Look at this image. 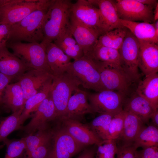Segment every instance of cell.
Instances as JSON below:
<instances>
[{
    "instance_id": "6da1fadb",
    "label": "cell",
    "mask_w": 158,
    "mask_h": 158,
    "mask_svg": "<svg viewBox=\"0 0 158 158\" xmlns=\"http://www.w3.org/2000/svg\"><path fill=\"white\" fill-rule=\"evenodd\" d=\"M72 4L71 0H54L44 19L41 42H52L70 24Z\"/></svg>"
},
{
    "instance_id": "83f0119b",
    "label": "cell",
    "mask_w": 158,
    "mask_h": 158,
    "mask_svg": "<svg viewBox=\"0 0 158 158\" xmlns=\"http://www.w3.org/2000/svg\"><path fill=\"white\" fill-rule=\"evenodd\" d=\"M25 102L23 92L18 82L8 85L4 92L2 103L14 112L23 108Z\"/></svg>"
},
{
    "instance_id": "4fadbf2b",
    "label": "cell",
    "mask_w": 158,
    "mask_h": 158,
    "mask_svg": "<svg viewBox=\"0 0 158 158\" xmlns=\"http://www.w3.org/2000/svg\"><path fill=\"white\" fill-rule=\"evenodd\" d=\"M95 6L89 0H78L72 4L70 17L101 35L99 28V11Z\"/></svg>"
},
{
    "instance_id": "1f68e13d",
    "label": "cell",
    "mask_w": 158,
    "mask_h": 158,
    "mask_svg": "<svg viewBox=\"0 0 158 158\" xmlns=\"http://www.w3.org/2000/svg\"><path fill=\"white\" fill-rule=\"evenodd\" d=\"M114 116L107 113L99 114L87 124L94 134L101 140L108 139L109 124Z\"/></svg>"
},
{
    "instance_id": "ffe728a7",
    "label": "cell",
    "mask_w": 158,
    "mask_h": 158,
    "mask_svg": "<svg viewBox=\"0 0 158 158\" xmlns=\"http://www.w3.org/2000/svg\"><path fill=\"white\" fill-rule=\"evenodd\" d=\"M84 56L94 64H105L123 71L117 49L95 44Z\"/></svg>"
},
{
    "instance_id": "e575fe53",
    "label": "cell",
    "mask_w": 158,
    "mask_h": 158,
    "mask_svg": "<svg viewBox=\"0 0 158 158\" xmlns=\"http://www.w3.org/2000/svg\"><path fill=\"white\" fill-rule=\"evenodd\" d=\"M3 142L6 146V152L4 158H22L25 151L24 137L19 140L7 138Z\"/></svg>"
},
{
    "instance_id": "ac0fdd59",
    "label": "cell",
    "mask_w": 158,
    "mask_h": 158,
    "mask_svg": "<svg viewBox=\"0 0 158 158\" xmlns=\"http://www.w3.org/2000/svg\"><path fill=\"white\" fill-rule=\"evenodd\" d=\"M138 66L147 77L158 71V45L157 44L139 41Z\"/></svg>"
},
{
    "instance_id": "30bf717a",
    "label": "cell",
    "mask_w": 158,
    "mask_h": 158,
    "mask_svg": "<svg viewBox=\"0 0 158 158\" xmlns=\"http://www.w3.org/2000/svg\"><path fill=\"white\" fill-rule=\"evenodd\" d=\"M117 13L120 19L135 22L142 21L154 22L153 7L144 5L137 0H117L115 1Z\"/></svg>"
},
{
    "instance_id": "8d00e7d4",
    "label": "cell",
    "mask_w": 158,
    "mask_h": 158,
    "mask_svg": "<svg viewBox=\"0 0 158 158\" xmlns=\"http://www.w3.org/2000/svg\"><path fill=\"white\" fill-rule=\"evenodd\" d=\"M126 114L123 110L112 118L109 126L108 139L116 140L119 137L123 130Z\"/></svg>"
},
{
    "instance_id": "2e32d148",
    "label": "cell",
    "mask_w": 158,
    "mask_h": 158,
    "mask_svg": "<svg viewBox=\"0 0 158 158\" xmlns=\"http://www.w3.org/2000/svg\"><path fill=\"white\" fill-rule=\"evenodd\" d=\"M89 0L98 6L99 9V28L102 35L115 28L123 27L120 22L114 1Z\"/></svg>"
},
{
    "instance_id": "7402d4cb",
    "label": "cell",
    "mask_w": 158,
    "mask_h": 158,
    "mask_svg": "<svg viewBox=\"0 0 158 158\" xmlns=\"http://www.w3.org/2000/svg\"><path fill=\"white\" fill-rule=\"evenodd\" d=\"M71 30L76 41L82 48L84 56L97 43L100 34L70 17Z\"/></svg>"
},
{
    "instance_id": "7bdbcfd3",
    "label": "cell",
    "mask_w": 158,
    "mask_h": 158,
    "mask_svg": "<svg viewBox=\"0 0 158 158\" xmlns=\"http://www.w3.org/2000/svg\"><path fill=\"white\" fill-rule=\"evenodd\" d=\"M142 4L149 6L153 7L155 8L158 3V1L157 0H137Z\"/></svg>"
},
{
    "instance_id": "4316f807",
    "label": "cell",
    "mask_w": 158,
    "mask_h": 158,
    "mask_svg": "<svg viewBox=\"0 0 158 158\" xmlns=\"http://www.w3.org/2000/svg\"><path fill=\"white\" fill-rule=\"evenodd\" d=\"M135 92L147 100L154 110L158 108V74L155 73L140 81Z\"/></svg>"
},
{
    "instance_id": "60d3db41",
    "label": "cell",
    "mask_w": 158,
    "mask_h": 158,
    "mask_svg": "<svg viewBox=\"0 0 158 158\" xmlns=\"http://www.w3.org/2000/svg\"><path fill=\"white\" fill-rule=\"evenodd\" d=\"M13 79L0 72V103H2V98L5 89Z\"/></svg>"
},
{
    "instance_id": "74e56055",
    "label": "cell",
    "mask_w": 158,
    "mask_h": 158,
    "mask_svg": "<svg viewBox=\"0 0 158 158\" xmlns=\"http://www.w3.org/2000/svg\"><path fill=\"white\" fill-rule=\"evenodd\" d=\"M135 158H158V147H152L143 149L135 153Z\"/></svg>"
},
{
    "instance_id": "f1b7e54d",
    "label": "cell",
    "mask_w": 158,
    "mask_h": 158,
    "mask_svg": "<svg viewBox=\"0 0 158 158\" xmlns=\"http://www.w3.org/2000/svg\"><path fill=\"white\" fill-rule=\"evenodd\" d=\"M52 79L48 82L38 92L26 100L20 116V126L29 117L30 113L34 112L48 96L51 91Z\"/></svg>"
},
{
    "instance_id": "f35d334b",
    "label": "cell",
    "mask_w": 158,
    "mask_h": 158,
    "mask_svg": "<svg viewBox=\"0 0 158 158\" xmlns=\"http://www.w3.org/2000/svg\"><path fill=\"white\" fill-rule=\"evenodd\" d=\"M11 26L0 23V48L6 47L10 37Z\"/></svg>"
},
{
    "instance_id": "ba28073f",
    "label": "cell",
    "mask_w": 158,
    "mask_h": 158,
    "mask_svg": "<svg viewBox=\"0 0 158 158\" xmlns=\"http://www.w3.org/2000/svg\"><path fill=\"white\" fill-rule=\"evenodd\" d=\"M87 96L94 113H107L114 115L123 110L126 98V96L122 93L107 90L95 93L87 92Z\"/></svg>"
},
{
    "instance_id": "5bb4252c",
    "label": "cell",
    "mask_w": 158,
    "mask_h": 158,
    "mask_svg": "<svg viewBox=\"0 0 158 158\" xmlns=\"http://www.w3.org/2000/svg\"><path fill=\"white\" fill-rule=\"evenodd\" d=\"M53 77L49 72L32 69L21 75L18 79L23 90L25 102L38 92Z\"/></svg>"
},
{
    "instance_id": "d6a6232c",
    "label": "cell",
    "mask_w": 158,
    "mask_h": 158,
    "mask_svg": "<svg viewBox=\"0 0 158 158\" xmlns=\"http://www.w3.org/2000/svg\"><path fill=\"white\" fill-rule=\"evenodd\" d=\"M51 134L52 129L49 128L37 131L24 137L25 151L23 157L49 140L51 138Z\"/></svg>"
},
{
    "instance_id": "d6986e66",
    "label": "cell",
    "mask_w": 158,
    "mask_h": 158,
    "mask_svg": "<svg viewBox=\"0 0 158 158\" xmlns=\"http://www.w3.org/2000/svg\"><path fill=\"white\" fill-rule=\"evenodd\" d=\"M41 43L45 46L48 64L53 77L59 76L66 72L71 58L53 42Z\"/></svg>"
},
{
    "instance_id": "d4e9b609",
    "label": "cell",
    "mask_w": 158,
    "mask_h": 158,
    "mask_svg": "<svg viewBox=\"0 0 158 158\" xmlns=\"http://www.w3.org/2000/svg\"><path fill=\"white\" fill-rule=\"evenodd\" d=\"M52 42L66 54L74 60L84 56L82 48L77 43L72 35L70 23Z\"/></svg>"
},
{
    "instance_id": "484cf974",
    "label": "cell",
    "mask_w": 158,
    "mask_h": 158,
    "mask_svg": "<svg viewBox=\"0 0 158 158\" xmlns=\"http://www.w3.org/2000/svg\"><path fill=\"white\" fill-rule=\"evenodd\" d=\"M122 25L130 31L139 41L157 44L158 32H156L154 23H139L120 19Z\"/></svg>"
},
{
    "instance_id": "ee69618b",
    "label": "cell",
    "mask_w": 158,
    "mask_h": 158,
    "mask_svg": "<svg viewBox=\"0 0 158 158\" xmlns=\"http://www.w3.org/2000/svg\"><path fill=\"white\" fill-rule=\"evenodd\" d=\"M150 119H151L152 124L154 126L158 127V109L155 111Z\"/></svg>"
},
{
    "instance_id": "8992f818",
    "label": "cell",
    "mask_w": 158,
    "mask_h": 158,
    "mask_svg": "<svg viewBox=\"0 0 158 158\" xmlns=\"http://www.w3.org/2000/svg\"><path fill=\"white\" fill-rule=\"evenodd\" d=\"M66 72L77 78L84 88L97 92L106 90L101 80L99 72L93 63L84 56L67 67Z\"/></svg>"
},
{
    "instance_id": "bcb514c9",
    "label": "cell",
    "mask_w": 158,
    "mask_h": 158,
    "mask_svg": "<svg viewBox=\"0 0 158 158\" xmlns=\"http://www.w3.org/2000/svg\"><path fill=\"white\" fill-rule=\"evenodd\" d=\"M0 23H1V22H0Z\"/></svg>"
},
{
    "instance_id": "f6af8a7d",
    "label": "cell",
    "mask_w": 158,
    "mask_h": 158,
    "mask_svg": "<svg viewBox=\"0 0 158 158\" xmlns=\"http://www.w3.org/2000/svg\"><path fill=\"white\" fill-rule=\"evenodd\" d=\"M154 8L155 9L153 11L154 22L158 20V3Z\"/></svg>"
},
{
    "instance_id": "f546056e",
    "label": "cell",
    "mask_w": 158,
    "mask_h": 158,
    "mask_svg": "<svg viewBox=\"0 0 158 158\" xmlns=\"http://www.w3.org/2000/svg\"><path fill=\"white\" fill-rule=\"evenodd\" d=\"M133 146L136 149L152 147H158V128L152 124L145 126L137 135Z\"/></svg>"
},
{
    "instance_id": "9a60e30c",
    "label": "cell",
    "mask_w": 158,
    "mask_h": 158,
    "mask_svg": "<svg viewBox=\"0 0 158 158\" xmlns=\"http://www.w3.org/2000/svg\"><path fill=\"white\" fill-rule=\"evenodd\" d=\"M58 121L76 141L85 147L97 145L102 141L94 134L87 124L67 118H62Z\"/></svg>"
},
{
    "instance_id": "b9f144b4",
    "label": "cell",
    "mask_w": 158,
    "mask_h": 158,
    "mask_svg": "<svg viewBox=\"0 0 158 158\" xmlns=\"http://www.w3.org/2000/svg\"><path fill=\"white\" fill-rule=\"evenodd\" d=\"M97 145L85 148L84 151L76 158H95L97 150Z\"/></svg>"
},
{
    "instance_id": "cb8c5ba5",
    "label": "cell",
    "mask_w": 158,
    "mask_h": 158,
    "mask_svg": "<svg viewBox=\"0 0 158 158\" xmlns=\"http://www.w3.org/2000/svg\"><path fill=\"white\" fill-rule=\"evenodd\" d=\"M123 110L133 114L144 123L148 122L155 111L147 100L135 92L130 98H126Z\"/></svg>"
},
{
    "instance_id": "d590c367",
    "label": "cell",
    "mask_w": 158,
    "mask_h": 158,
    "mask_svg": "<svg viewBox=\"0 0 158 158\" xmlns=\"http://www.w3.org/2000/svg\"><path fill=\"white\" fill-rule=\"evenodd\" d=\"M118 147L115 140H102L97 145L95 158H116Z\"/></svg>"
},
{
    "instance_id": "7a4b0ae2",
    "label": "cell",
    "mask_w": 158,
    "mask_h": 158,
    "mask_svg": "<svg viewBox=\"0 0 158 158\" xmlns=\"http://www.w3.org/2000/svg\"><path fill=\"white\" fill-rule=\"evenodd\" d=\"M48 10H36L11 25L10 37L7 43L22 41L28 43L42 42L44 39L43 23Z\"/></svg>"
},
{
    "instance_id": "44dd1931",
    "label": "cell",
    "mask_w": 158,
    "mask_h": 158,
    "mask_svg": "<svg viewBox=\"0 0 158 158\" xmlns=\"http://www.w3.org/2000/svg\"><path fill=\"white\" fill-rule=\"evenodd\" d=\"M30 69L6 47L0 48V72L13 79H18Z\"/></svg>"
},
{
    "instance_id": "4dcf8cb0",
    "label": "cell",
    "mask_w": 158,
    "mask_h": 158,
    "mask_svg": "<svg viewBox=\"0 0 158 158\" xmlns=\"http://www.w3.org/2000/svg\"><path fill=\"white\" fill-rule=\"evenodd\" d=\"M128 29L124 27L114 29L100 35L96 45L118 50L126 35Z\"/></svg>"
},
{
    "instance_id": "603a6c76",
    "label": "cell",
    "mask_w": 158,
    "mask_h": 158,
    "mask_svg": "<svg viewBox=\"0 0 158 158\" xmlns=\"http://www.w3.org/2000/svg\"><path fill=\"white\" fill-rule=\"evenodd\" d=\"M126 112L122 132L115 140L118 147L133 146L137 135L144 126L139 118L130 112Z\"/></svg>"
},
{
    "instance_id": "ab89813d",
    "label": "cell",
    "mask_w": 158,
    "mask_h": 158,
    "mask_svg": "<svg viewBox=\"0 0 158 158\" xmlns=\"http://www.w3.org/2000/svg\"><path fill=\"white\" fill-rule=\"evenodd\" d=\"M118 147L116 158H135V153L137 150L133 146Z\"/></svg>"
},
{
    "instance_id": "5b68a950",
    "label": "cell",
    "mask_w": 158,
    "mask_h": 158,
    "mask_svg": "<svg viewBox=\"0 0 158 158\" xmlns=\"http://www.w3.org/2000/svg\"><path fill=\"white\" fill-rule=\"evenodd\" d=\"M81 85L77 78L67 72L53 77L50 92L56 110L57 121L64 116L72 93Z\"/></svg>"
},
{
    "instance_id": "9c48e42d",
    "label": "cell",
    "mask_w": 158,
    "mask_h": 158,
    "mask_svg": "<svg viewBox=\"0 0 158 158\" xmlns=\"http://www.w3.org/2000/svg\"><path fill=\"white\" fill-rule=\"evenodd\" d=\"M140 42L128 29L121 47L118 49L121 67L134 82L141 77L138 69V59Z\"/></svg>"
},
{
    "instance_id": "52a82bcc",
    "label": "cell",
    "mask_w": 158,
    "mask_h": 158,
    "mask_svg": "<svg viewBox=\"0 0 158 158\" xmlns=\"http://www.w3.org/2000/svg\"><path fill=\"white\" fill-rule=\"evenodd\" d=\"M85 147L76 141L61 125L52 129L51 147L47 158H71Z\"/></svg>"
},
{
    "instance_id": "e0dca14e",
    "label": "cell",
    "mask_w": 158,
    "mask_h": 158,
    "mask_svg": "<svg viewBox=\"0 0 158 158\" xmlns=\"http://www.w3.org/2000/svg\"><path fill=\"white\" fill-rule=\"evenodd\" d=\"M74 92L69 99L65 115L61 118H67L81 122L86 114L94 113L88 102L87 92L78 88Z\"/></svg>"
},
{
    "instance_id": "8fae6325",
    "label": "cell",
    "mask_w": 158,
    "mask_h": 158,
    "mask_svg": "<svg viewBox=\"0 0 158 158\" xmlns=\"http://www.w3.org/2000/svg\"><path fill=\"white\" fill-rule=\"evenodd\" d=\"M34 112L29 123L20 128L27 135L38 130L48 129L50 122L57 121L56 110L50 92Z\"/></svg>"
},
{
    "instance_id": "3957f363",
    "label": "cell",
    "mask_w": 158,
    "mask_h": 158,
    "mask_svg": "<svg viewBox=\"0 0 158 158\" xmlns=\"http://www.w3.org/2000/svg\"><path fill=\"white\" fill-rule=\"evenodd\" d=\"M54 0H0V23L10 25L33 12L48 10Z\"/></svg>"
},
{
    "instance_id": "7c38bea8",
    "label": "cell",
    "mask_w": 158,
    "mask_h": 158,
    "mask_svg": "<svg viewBox=\"0 0 158 158\" xmlns=\"http://www.w3.org/2000/svg\"><path fill=\"white\" fill-rule=\"evenodd\" d=\"M94 65L106 90L119 92L126 96L134 82L123 71L105 64Z\"/></svg>"
},
{
    "instance_id": "277c9868",
    "label": "cell",
    "mask_w": 158,
    "mask_h": 158,
    "mask_svg": "<svg viewBox=\"0 0 158 158\" xmlns=\"http://www.w3.org/2000/svg\"><path fill=\"white\" fill-rule=\"evenodd\" d=\"M6 46L30 69L51 73L45 46L41 43L8 42Z\"/></svg>"
},
{
    "instance_id": "836d02e7",
    "label": "cell",
    "mask_w": 158,
    "mask_h": 158,
    "mask_svg": "<svg viewBox=\"0 0 158 158\" xmlns=\"http://www.w3.org/2000/svg\"><path fill=\"white\" fill-rule=\"evenodd\" d=\"M23 108L13 112L0 121V142L7 138V137L12 132L20 128V118Z\"/></svg>"
}]
</instances>
